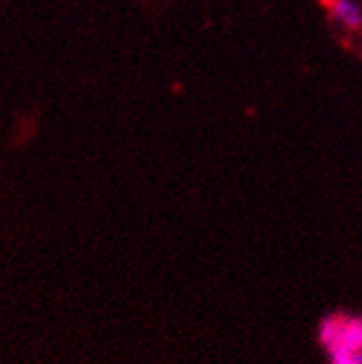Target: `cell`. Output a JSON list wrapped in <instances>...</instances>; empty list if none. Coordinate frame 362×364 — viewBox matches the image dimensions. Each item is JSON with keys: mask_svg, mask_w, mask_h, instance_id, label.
<instances>
[{"mask_svg": "<svg viewBox=\"0 0 362 364\" xmlns=\"http://www.w3.org/2000/svg\"><path fill=\"white\" fill-rule=\"evenodd\" d=\"M329 9L334 18L345 25L347 29H360L362 27V9L353 0H329Z\"/></svg>", "mask_w": 362, "mask_h": 364, "instance_id": "7a4b0ae2", "label": "cell"}, {"mask_svg": "<svg viewBox=\"0 0 362 364\" xmlns=\"http://www.w3.org/2000/svg\"><path fill=\"white\" fill-rule=\"evenodd\" d=\"M322 342L331 364H362V318L334 316L322 324Z\"/></svg>", "mask_w": 362, "mask_h": 364, "instance_id": "6da1fadb", "label": "cell"}]
</instances>
